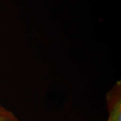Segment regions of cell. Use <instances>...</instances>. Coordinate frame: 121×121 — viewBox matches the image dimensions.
<instances>
[{
  "instance_id": "cell-3",
  "label": "cell",
  "mask_w": 121,
  "mask_h": 121,
  "mask_svg": "<svg viewBox=\"0 0 121 121\" xmlns=\"http://www.w3.org/2000/svg\"><path fill=\"white\" fill-rule=\"evenodd\" d=\"M109 121V120H108V119H107V121Z\"/></svg>"
},
{
  "instance_id": "cell-1",
  "label": "cell",
  "mask_w": 121,
  "mask_h": 121,
  "mask_svg": "<svg viewBox=\"0 0 121 121\" xmlns=\"http://www.w3.org/2000/svg\"><path fill=\"white\" fill-rule=\"evenodd\" d=\"M109 121H121V82H117L106 95Z\"/></svg>"
},
{
  "instance_id": "cell-2",
  "label": "cell",
  "mask_w": 121,
  "mask_h": 121,
  "mask_svg": "<svg viewBox=\"0 0 121 121\" xmlns=\"http://www.w3.org/2000/svg\"><path fill=\"white\" fill-rule=\"evenodd\" d=\"M0 121H19L12 111L0 104Z\"/></svg>"
}]
</instances>
